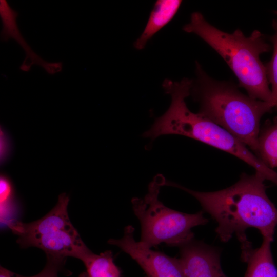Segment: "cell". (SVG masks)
<instances>
[{
  "instance_id": "cell-11",
  "label": "cell",
  "mask_w": 277,
  "mask_h": 277,
  "mask_svg": "<svg viewBox=\"0 0 277 277\" xmlns=\"http://www.w3.org/2000/svg\"><path fill=\"white\" fill-rule=\"evenodd\" d=\"M182 2L180 0L156 1L142 33L134 42L135 48L144 49L148 41L173 18Z\"/></svg>"
},
{
  "instance_id": "cell-18",
  "label": "cell",
  "mask_w": 277,
  "mask_h": 277,
  "mask_svg": "<svg viewBox=\"0 0 277 277\" xmlns=\"http://www.w3.org/2000/svg\"><path fill=\"white\" fill-rule=\"evenodd\" d=\"M15 273L3 267H0V277H14Z\"/></svg>"
},
{
  "instance_id": "cell-8",
  "label": "cell",
  "mask_w": 277,
  "mask_h": 277,
  "mask_svg": "<svg viewBox=\"0 0 277 277\" xmlns=\"http://www.w3.org/2000/svg\"><path fill=\"white\" fill-rule=\"evenodd\" d=\"M185 277H227L221 264L220 252L194 239L179 247Z\"/></svg>"
},
{
  "instance_id": "cell-9",
  "label": "cell",
  "mask_w": 277,
  "mask_h": 277,
  "mask_svg": "<svg viewBox=\"0 0 277 277\" xmlns=\"http://www.w3.org/2000/svg\"><path fill=\"white\" fill-rule=\"evenodd\" d=\"M18 16V12L13 9L7 1H0V16L2 22L1 41L8 42L12 38L24 50L26 57L19 67L21 70L28 72L33 65H39L45 69L49 62L43 60L37 54L23 37L17 23Z\"/></svg>"
},
{
  "instance_id": "cell-5",
  "label": "cell",
  "mask_w": 277,
  "mask_h": 277,
  "mask_svg": "<svg viewBox=\"0 0 277 277\" xmlns=\"http://www.w3.org/2000/svg\"><path fill=\"white\" fill-rule=\"evenodd\" d=\"M166 181L162 175H157L149 184L144 197L131 200L132 210L141 224L140 241L149 248L161 243L179 247L194 239L193 227L208 222L202 211L187 213L166 206L159 198Z\"/></svg>"
},
{
  "instance_id": "cell-16",
  "label": "cell",
  "mask_w": 277,
  "mask_h": 277,
  "mask_svg": "<svg viewBox=\"0 0 277 277\" xmlns=\"http://www.w3.org/2000/svg\"><path fill=\"white\" fill-rule=\"evenodd\" d=\"M64 263L59 261L47 258L45 266L37 274L31 276H25L14 273V277H58V272Z\"/></svg>"
},
{
  "instance_id": "cell-1",
  "label": "cell",
  "mask_w": 277,
  "mask_h": 277,
  "mask_svg": "<svg viewBox=\"0 0 277 277\" xmlns=\"http://www.w3.org/2000/svg\"><path fill=\"white\" fill-rule=\"evenodd\" d=\"M266 177L255 172L243 173L232 186L212 192L194 191L169 181L165 186L178 188L195 197L216 222L215 232L223 242L233 235L241 246L249 243L246 230L258 229L263 238L273 241L277 226V208L266 193Z\"/></svg>"
},
{
  "instance_id": "cell-10",
  "label": "cell",
  "mask_w": 277,
  "mask_h": 277,
  "mask_svg": "<svg viewBox=\"0 0 277 277\" xmlns=\"http://www.w3.org/2000/svg\"><path fill=\"white\" fill-rule=\"evenodd\" d=\"M272 241L263 238L261 246L253 249L252 245L241 249L242 259L247 263L244 277H277L271 245Z\"/></svg>"
},
{
  "instance_id": "cell-15",
  "label": "cell",
  "mask_w": 277,
  "mask_h": 277,
  "mask_svg": "<svg viewBox=\"0 0 277 277\" xmlns=\"http://www.w3.org/2000/svg\"><path fill=\"white\" fill-rule=\"evenodd\" d=\"M12 151V143L7 131L2 127L0 129V163L4 165L10 158Z\"/></svg>"
},
{
  "instance_id": "cell-3",
  "label": "cell",
  "mask_w": 277,
  "mask_h": 277,
  "mask_svg": "<svg viewBox=\"0 0 277 277\" xmlns=\"http://www.w3.org/2000/svg\"><path fill=\"white\" fill-rule=\"evenodd\" d=\"M190 95L199 103V113L221 126L255 155L262 116L273 109L269 102L242 93L229 81L210 77L196 62Z\"/></svg>"
},
{
  "instance_id": "cell-6",
  "label": "cell",
  "mask_w": 277,
  "mask_h": 277,
  "mask_svg": "<svg viewBox=\"0 0 277 277\" xmlns=\"http://www.w3.org/2000/svg\"><path fill=\"white\" fill-rule=\"evenodd\" d=\"M69 201V196L62 193L56 205L41 219L28 223L14 220L7 226L17 235V242L23 248H38L48 259L64 263L68 257L82 261L91 251L70 220Z\"/></svg>"
},
{
  "instance_id": "cell-7",
  "label": "cell",
  "mask_w": 277,
  "mask_h": 277,
  "mask_svg": "<svg viewBox=\"0 0 277 277\" xmlns=\"http://www.w3.org/2000/svg\"><path fill=\"white\" fill-rule=\"evenodd\" d=\"M134 228L127 226L121 239H110L108 243L120 248L134 260L146 277H185L180 259L153 250L134 238Z\"/></svg>"
},
{
  "instance_id": "cell-13",
  "label": "cell",
  "mask_w": 277,
  "mask_h": 277,
  "mask_svg": "<svg viewBox=\"0 0 277 277\" xmlns=\"http://www.w3.org/2000/svg\"><path fill=\"white\" fill-rule=\"evenodd\" d=\"M82 262L86 270L79 277H122L121 271L114 263L110 250L99 254L91 251Z\"/></svg>"
},
{
  "instance_id": "cell-4",
  "label": "cell",
  "mask_w": 277,
  "mask_h": 277,
  "mask_svg": "<svg viewBox=\"0 0 277 277\" xmlns=\"http://www.w3.org/2000/svg\"><path fill=\"white\" fill-rule=\"evenodd\" d=\"M183 29L199 36L224 60L248 96L270 103L271 91L260 56L271 47L261 32L254 30L248 37L239 29L228 33L211 25L199 12L191 14Z\"/></svg>"
},
{
  "instance_id": "cell-17",
  "label": "cell",
  "mask_w": 277,
  "mask_h": 277,
  "mask_svg": "<svg viewBox=\"0 0 277 277\" xmlns=\"http://www.w3.org/2000/svg\"><path fill=\"white\" fill-rule=\"evenodd\" d=\"M14 188L10 179L6 174L1 173L0 203L14 198Z\"/></svg>"
},
{
  "instance_id": "cell-19",
  "label": "cell",
  "mask_w": 277,
  "mask_h": 277,
  "mask_svg": "<svg viewBox=\"0 0 277 277\" xmlns=\"http://www.w3.org/2000/svg\"><path fill=\"white\" fill-rule=\"evenodd\" d=\"M274 13L277 15V11H274Z\"/></svg>"
},
{
  "instance_id": "cell-14",
  "label": "cell",
  "mask_w": 277,
  "mask_h": 277,
  "mask_svg": "<svg viewBox=\"0 0 277 277\" xmlns=\"http://www.w3.org/2000/svg\"><path fill=\"white\" fill-rule=\"evenodd\" d=\"M273 27L274 34L271 38L273 48L272 56L265 65L268 81L271 85V99L269 103L272 108H277V20L273 21Z\"/></svg>"
},
{
  "instance_id": "cell-2",
  "label": "cell",
  "mask_w": 277,
  "mask_h": 277,
  "mask_svg": "<svg viewBox=\"0 0 277 277\" xmlns=\"http://www.w3.org/2000/svg\"><path fill=\"white\" fill-rule=\"evenodd\" d=\"M193 80H165L163 87L171 96L168 110L155 119L143 136L153 140L161 135H181L199 141L242 160L255 172L271 181L276 172L265 165L244 143L224 128L200 113L191 111L185 100L190 95Z\"/></svg>"
},
{
  "instance_id": "cell-12",
  "label": "cell",
  "mask_w": 277,
  "mask_h": 277,
  "mask_svg": "<svg viewBox=\"0 0 277 277\" xmlns=\"http://www.w3.org/2000/svg\"><path fill=\"white\" fill-rule=\"evenodd\" d=\"M255 155L269 168H277V116L260 128Z\"/></svg>"
}]
</instances>
